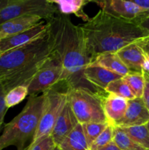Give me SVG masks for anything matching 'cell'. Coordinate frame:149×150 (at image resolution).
Instances as JSON below:
<instances>
[{
    "mask_svg": "<svg viewBox=\"0 0 149 150\" xmlns=\"http://www.w3.org/2000/svg\"><path fill=\"white\" fill-rule=\"evenodd\" d=\"M44 19L39 16H23L0 25V40L31 29Z\"/></svg>",
    "mask_w": 149,
    "mask_h": 150,
    "instance_id": "2e32d148",
    "label": "cell"
},
{
    "mask_svg": "<svg viewBox=\"0 0 149 150\" xmlns=\"http://www.w3.org/2000/svg\"><path fill=\"white\" fill-rule=\"evenodd\" d=\"M113 126L108 125L106 128L102 132L97 139L93 142L91 146V150H97L104 147L112 142L113 139Z\"/></svg>",
    "mask_w": 149,
    "mask_h": 150,
    "instance_id": "484cf974",
    "label": "cell"
},
{
    "mask_svg": "<svg viewBox=\"0 0 149 150\" xmlns=\"http://www.w3.org/2000/svg\"><path fill=\"white\" fill-rule=\"evenodd\" d=\"M83 74L85 79L91 84L102 91H105L111 82L123 78V76L117 73L94 64L88 65L85 69Z\"/></svg>",
    "mask_w": 149,
    "mask_h": 150,
    "instance_id": "9a60e30c",
    "label": "cell"
},
{
    "mask_svg": "<svg viewBox=\"0 0 149 150\" xmlns=\"http://www.w3.org/2000/svg\"><path fill=\"white\" fill-rule=\"evenodd\" d=\"M56 147L52 136L50 135L35 143L29 144L26 150H54Z\"/></svg>",
    "mask_w": 149,
    "mask_h": 150,
    "instance_id": "4316f807",
    "label": "cell"
},
{
    "mask_svg": "<svg viewBox=\"0 0 149 150\" xmlns=\"http://www.w3.org/2000/svg\"><path fill=\"white\" fill-rule=\"evenodd\" d=\"M116 54L130 72L143 73V64L146 59V54L137 42L124 47Z\"/></svg>",
    "mask_w": 149,
    "mask_h": 150,
    "instance_id": "5bb4252c",
    "label": "cell"
},
{
    "mask_svg": "<svg viewBox=\"0 0 149 150\" xmlns=\"http://www.w3.org/2000/svg\"><path fill=\"white\" fill-rule=\"evenodd\" d=\"M137 42H140V43H143V44H146V45H149V36H147L145 37V38H143V39H141Z\"/></svg>",
    "mask_w": 149,
    "mask_h": 150,
    "instance_id": "d590c367",
    "label": "cell"
},
{
    "mask_svg": "<svg viewBox=\"0 0 149 150\" xmlns=\"http://www.w3.org/2000/svg\"><path fill=\"white\" fill-rule=\"evenodd\" d=\"M51 58L47 35L27 45L2 53L0 55V82L6 93L16 86H27Z\"/></svg>",
    "mask_w": 149,
    "mask_h": 150,
    "instance_id": "3957f363",
    "label": "cell"
},
{
    "mask_svg": "<svg viewBox=\"0 0 149 150\" xmlns=\"http://www.w3.org/2000/svg\"><path fill=\"white\" fill-rule=\"evenodd\" d=\"M78 123L67 97L65 105L60 113L51 133V136L56 146L62 142L63 139L76 127Z\"/></svg>",
    "mask_w": 149,
    "mask_h": 150,
    "instance_id": "8fae6325",
    "label": "cell"
},
{
    "mask_svg": "<svg viewBox=\"0 0 149 150\" xmlns=\"http://www.w3.org/2000/svg\"><path fill=\"white\" fill-rule=\"evenodd\" d=\"M29 95L26 86H18L9 91L5 95V103L7 108L15 106L23 100Z\"/></svg>",
    "mask_w": 149,
    "mask_h": 150,
    "instance_id": "cb8c5ba5",
    "label": "cell"
},
{
    "mask_svg": "<svg viewBox=\"0 0 149 150\" xmlns=\"http://www.w3.org/2000/svg\"><path fill=\"white\" fill-rule=\"evenodd\" d=\"M102 103L107 122L110 125L116 127L125 115L128 100L114 94L106 92L102 98Z\"/></svg>",
    "mask_w": 149,
    "mask_h": 150,
    "instance_id": "4fadbf2b",
    "label": "cell"
},
{
    "mask_svg": "<svg viewBox=\"0 0 149 150\" xmlns=\"http://www.w3.org/2000/svg\"><path fill=\"white\" fill-rule=\"evenodd\" d=\"M112 142L121 150H145L131 140L121 127H114Z\"/></svg>",
    "mask_w": 149,
    "mask_h": 150,
    "instance_id": "7402d4cb",
    "label": "cell"
},
{
    "mask_svg": "<svg viewBox=\"0 0 149 150\" xmlns=\"http://www.w3.org/2000/svg\"><path fill=\"white\" fill-rule=\"evenodd\" d=\"M54 150H60L59 149H58V147H56V149H54Z\"/></svg>",
    "mask_w": 149,
    "mask_h": 150,
    "instance_id": "74e56055",
    "label": "cell"
},
{
    "mask_svg": "<svg viewBox=\"0 0 149 150\" xmlns=\"http://www.w3.org/2000/svg\"><path fill=\"white\" fill-rule=\"evenodd\" d=\"M136 98H142L145 86V78L143 73L129 72L127 76L123 77Z\"/></svg>",
    "mask_w": 149,
    "mask_h": 150,
    "instance_id": "603a6c76",
    "label": "cell"
},
{
    "mask_svg": "<svg viewBox=\"0 0 149 150\" xmlns=\"http://www.w3.org/2000/svg\"><path fill=\"white\" fill-rule=\"evenodd\" d=\"M6 92L4 89L2 83L0 82V132L2 128L3 123H4V117L7 113L8 108L6 106L5 103V95Z\"/></svg>",
    "mask_w": 149,
    "mask_h": 150,
    "instance_id": "83f0119b",
    "label": "cell"
},
{
    "mask_svg": "<svg viewBox=\"0 0 149 150\" xmlns=\"http://www.w3.org/2000/svg\"><path fill=\"white\" fill-rule=\"evenodd\" d=\"M80 26L93 58L104 53H116L147 37L137 23L115 17L103 10Z\"/></svg>",
    "mask_w": 149,
    "mask_h": 150,
    "instance_id": "7a4b0ae2",
    "label": "cell"
},
{
    "mask_svg": "<svg viewBox=\"0 0 149 150\" xmlns=\"http://www.w3.org/2000/svg\"><path fill=\"white\" fill-rule=\"evenodd\" d=\"M140 46L143 48V49L144 50L145 53L147 55L149 56V45H146V44H143V43H140V42H137Z\"/></svg>",
    "mask_w": 149,
    "mask_h": 150,
    "instance_id": "836d02e7",
    "label": "cell"
},
{
    "mask_svg": "<svg viewBox=\"0 0 149 150\" xmlns=\"http://www.w3.org/2000/svg\"><path fill=\"white\" fill-rule=\"evenodd\" d=\"M139 26L142 28L143 31L146 33L147 36H149V16L143 18L139 23Z\"/></svg>",
    "mask_w": 149,
    "mask_h": 150,
    "instance_id": "f546056e",
    "label": "cell"
},
{
    "mask_svg": "<svg viewBox=\"0 0 149 150\" xmlns=\"http://www.w3.org/2000/svg\"><path fill=\"white\" fill-rule=\"evenodd\" d=\"M143 72L149 73V56L146 54V59L143 64Z\"/></svg>",
    "mask_w": 149,
    "mask_h": 150,
    "instance_id": "d6a6232c",
    "label": "cell"
},
{
    "mask_svg": "<svg viewBox=\"0 0 149 150\" xmlns=\"http://www.w3.org/2000/svg\"><path fill=\"white\" fill-rule=\"evenodd\" d=\"M67 97L79 123H108L103 109V96L81 88H74L68 89Z\"/></svg>",
    "mask_w": 149,
    "mask_h": 150,
    "instance_id": "5b68a950",
    "label": "cell"
},
{
    "mask_svg": "<svg viewBox=\"0 0 149 150\" xmlns=\"http://www.w3.org/2000/svg\"><path fill=\"white\" fill-rule=\"evenodd\" d=\"M97 150H121V149H119V148L116 146V144H115L113 142H110L109 144L107 145V146H104V147H102V148H100V149H99Z\"/></svg>",
    "mask_w": 149,
    "mask_h": 150,
    "instance_id": "1f68e13d",
    "label": "cell"
},
{
    "mask_svg": "<svg viewBox=\"0 0 149 150\" xmlns=\"http://www.w3.org/2000/svg\"><path fill=\"white\" fill-rule=\"evenodd\" d=\"M1 51H0V55H1Z\"/></svg>",
    "mask_w": 149,
    "mask_h": 150,
    "instance_id": "f35d334b",
    "label": "cell"
},
{
    "mask_svg": "<svg viewBox=\"0 0 149 150\" xmlns=\"http://www.w3.org/2000/svg\"><path fill=\"white\" fill-rule=\"evenodd\" d=\"M149 120V111L142 98L128 100L125 115L116 125L118 127H128L146 125Z\"/></svg>",
    "mask_w": 149,
    "mask_h": 150,
    "instance_id": "7c38bea8",
    "label": "cell"
},
{
    "mask_svg": "<svg viewBox=\"0 0 149 150\" xmlns=\"http://www.w3.org/2000/svg\"><path fill=\"white\" fill-rule=\"evenodd\" d=\"M59 83L45 92V99L43 111L37 130L31 144L51 135L54 125L67 99V91L58 89Z\"/></svg>",
    "mask_w": 149,
    "mask_h": 150,
    "instance_id": "52a82bcc",
    "label": "cell"
},
{
    "mask_svg": "<svg viewBox=\"0 0 149 150\" xmlns=\"http://www.w3.org/2000/svg\"><path fill=\"white\" fill-rule=\"evenodd\" d=\"M91 64L101 66L123 77L130 72L116 53L107 52L99 54L95 57Z\"/></svg>",
    "mask_w": 149,
    "mask_h": 150,
    "instance_id": "ac0fdd59",
    "label": "cell"
},
{
    "mask_svg": "<svg viewBox=\"0 0 149 150\" xmlns=\"http://www.w3.org/2000/svg\"><path fill=\"white\" fill-rule=\"evenodd\" d=\"M59 13L51 0H11L0 10V25L23 16H39L48 21Z\"/></svg>",
    "mask_w": 149,
    "mask_h": 150,
    "instance_id": "8992f818",
    "label": "cell"
},
{
    "mask_svg": "<svg viewBox=\"0 0 149 150\" xmlns=\"http://www.w3.org/2000/svg\"><path fill=\"white\" fill-rule=\"evenodd\" d=\"M146 125H147V127H148V131H149V120H148V122L147 124H146Z\"/></svg>",
    "mask_w": 149,
    "mask_h": 150,
    "instance_id": "8d00e7d4",
    "label": "cell"
},
{
    "mask_svg": "<svg viewBox=\"0 0 149 150\" xmlns=\"http://www.w3.org/2000/svg\"><path fill=\"white\" fill-rule=\"evenodd\" d=\"M48 29V23L42 21L31 29L0 40V51L2 54L44 38L47 35Z\"/></svg>",
    "mask_w": 149,
    "mask_h": 150,
    "instance_id": "30bf717a",
    "label": "cell"
},
{
    "mask_svg": "<svg viewBox=\"0 0 149 150\" xmlns=\"http://www.w3.org/2000/svg\"><path fill=\"white\" fill-rule=\"evenodd\" d=\"M121 128L136 144L145 150H149V131L146 125Z\"/></svg>",
    "mask_w": 149,
    "mask_h": 150,
    "instance_id": "ffe728a7",
    "label": "cell"
},
{
    "mask_svg": "<svg viewBox=\"0 0 149 150\" xmlns=\"http://www.w3.org/2000/svg\"><path fill=\"white\" fill-rule=\"evenodd\" d=\"M57 147L60 150H91L83 133L82 124L78 123Z\"/></svg>",
    "mask_w": 149,
    "mask_h": 150,
    "instance_id": "e0dca14e",
    "label": "cell"
},
{
    "mask_svg": "<svg viewBox=\"0 0 149 150\" xmlns=\"http://www.w3.org/2000/svg\"><path fill=\"white\" fill-rule=\"evenodd\" d=\"M133 2L145 10L149 12V0H134Z\"/></svg>",
    "mask_w": 149,
    "mask_h": 150,
    "instance_id": "4dcf8cb0",
    "label": "cell"
},
{
    "mask_svg": "<svg viewBox=\"0 0 149 150\" xmlns=\"http://www.w3.org/2000/svg\"><path fill=\"white\" fill-rule=\"evenodd\" d=\"M105 91L107 93L114 94V95L121 97V98H124L127 100H130L136 98L133 92L130 89L129 86L127 84V83L124 81L123 78L111 82L107 86Z\"/></svg>",
    "mask_w": 149,
    "mask_h": 150,
    "instance_id": "44dd1931",
    "label": "cell"
},
{
    "mask_svg": "<svg viewBox=\"0 0 149 150\" xmlns=\"http://www.w3.org/2000/svg\"><path fill=\"white\" fill-rule=\"evenodd\" d=\"M45 99V92L29 96L22 111L4 125L0 135V150L10 146L25 150L26 144L29 142L31 144L39 126Z\"/></svg>",
    "mask_w": 149,
    "mask_h": 150,
    "instance_id": "277c9868",
    "label": "cell"
},
{
    "mask_svg": "<svg viewBox=\"0 0 149 150\" xmlns=\"http://www.w3.org/2000/svg\"><path fill=\"white\" fill-rule=\"evenodd\" d=\"M63 73L61 64L52 57L27 86L29 96L44 93L63 82Z\"/></svg>",
    "mask_w": 149,
    "mask_h": 150,
    "instance_id": "ba28073f",
    "label": "cell"
},
{
    "mask_svg": "<svg viewBox=\"0 0 149 150\" xmlns=\"http://www.w3.org/2000/svg\"><path fill=\"white\" fill-rule=\"evenodd\" d=\"M10 1L11 0H0V10L7 6L10 2Z\"/></svg>",
    "mask_w": 149,
    "mask_h": 150,
    "instance_id": "e575fe53",
    "label": "cell"
},
{
    "mask_svg": "<svg viewBox=\"0 0 149 150\" xmlns=\"http://www.w3.org/2000/svg\"><path fill=\"white\" fill-rule=\"evenodd\" d=\"M46 22L51 55L61 64L64 70L62 81L68 89L81 88L104 96L105 91L95 87L84 77L85 69L94 58L88 49L80 26L74 25L68 16L61 13Z\"/></svg>",
    "mask_w": 149,
    "mask_h": 150,
    "instance_id": "6da1fadb",
    "label": "cell"
},
{
    "mask_svg": "<svg viewBox=\"0 0 149 150\" xmlns=\"http://www.w3.org/2000/svg\"><path fill=\"white\" fill-rule=\"evenodd\" d=\"M94 2L101 7V10H105L112 16L134 22L138 25L143 18L149 16L148 11L139 7L133 1L109 0Z\"/></svg>",
    "mask_w": 149,
    "mask_h": 150,
    "instance_id": "9c48e42d",
    "label": "cell"
},
{
    "mask_svg": "<svg viewBox=\"0 0 149 150\" xmlns=\"http://www.w3.org/2000/svg\"><path fill=\"white\" fill-rule=\"evenodd\" d=\"M108 125H109L108 123L100 122H90L82 124L83 133L89 146H91L93 142L97 139L98 136L106 128Z\"/></svg>",
    "mask_w": 149,
    "mask_h": 150,
    "instance_id": "d4e9b609",
    "label": "cell"
},
{
    "mask_svg": "<svg viewBox=\"0 0 149 150\" xmlns=\"http://www.w3.org/2000/svg\"><path fill=\"white\" fill-rule=\"evenodd\" d=\"M143 74L145 78V86L142 99L144 102L145 105L149 111V73L143 72Z\"/></svg>",
    "mask_w": 149,
    "mask_h": 150,
    "instance_id": "f1b7e54d",
    "label": "cell"
},
{
    "mask_svg": "<svg viewBox=\"0 0 149 150\" xmlns=\"http://www.w3.org/2000/svg\"><path fill=\"white\" fill-rule=\"evenodd\" d=\"M58 7L59 13L65 16L70 14L75 15L83 19L84 21H89V17L83 12V6L88 1L84 0H51Z\"/></svg>",
    "mask_w": 149,
    "mask_h": 150,
    "instance_id": "d6986e66",
    "label": "cell"
}]
</instances>
